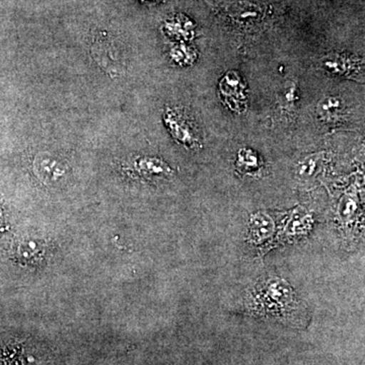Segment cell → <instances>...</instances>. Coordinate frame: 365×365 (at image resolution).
Wrapping results in <instances>:
<instances>
[{"mask_svg":"<svg viewBox=\"0 0 365 365\" xmlns=\"http://www.w3.org/2000/svg\"><path fill=\"white\" fill-rule=\"evenodd\" d=\"M249 309L254 313L274 318H295L302 316L304 309L294 290L283 279L270 277L255 287L250 295Z\"/></svg>","mask_w":365,"mask_h":365,"instance_id":"1","label":"cell"},{"mask_svg":"<svg viewBox=\"0 0 365 365\" xmlns=\"http://www.w3.org/2000/svg\"><path fill=\"white\" fill-rule=\"evenodd\" d=\"M34 173L41 182L48 186L58 185L66 179L67 165L51 153H40L34 160Z\"/></svg>","mask_w":365,"mask_h":365,"instance_id":"2","label":"cell"},{"mask_svg":"<svg viewBox=\"0 0 365 365\" xmlns=\"http://www.w3.org/2000/svg\"><path fill=\"white\" fill-rule=\"evenodd\" d=\"M93 58L102 66L108 73L113 76H118L121 71V54L118 51L117 45L112 41H98L93 46Z\"/></svg>","mask_w":365,"mask_h":365,"instance_id":"3","label":"cell"},{"mask_svg":"<svg viewBox=\"0 0 365 365\" xmlns=\"http://www.w3.org/2000/svg\"><path fill=\"white\" fill-rule=\"evenodd\" d=\"M274 230L273 220L267 213H256L250 220L248 241L253 244H263L272 237Z\"/></svg>","mask_w":365,"mask_h":365,"instance_id":"4","label":"cell"},{"mask_svg":"<svg viewBox=\"0 0 365 365\" xmlns=\"http://www.w3.org/2000/svg\"><path fill=\"white\" fill-rule=\"evenodd\" d=\"M220 91L225 103L230 104V109L237 110V107L241 109V104L245 100L244 86L237 74L234 72L227 74L220 83Z\"/></svg>","mask_w":365,"mask_h":365,"instance_id":"5","label":"cell"},{"mask_svg":"<svg viewBox=\"0 0 365 365\" xmlns=\"http://www.w3.org/2000/svg\"><path fill=\"white\" fill-rule=\"evenodd\" d=\"M165 123L169 127L170 132L175 138L180 143L190 145L196 143L195 134L192 131L187 120L176 111H168L165 114Z\"/></svg>","mask_w":365,"mask_h":365,"instance_id":"6","label":"cell"},{"mask_svg":"<svg viewBox=\"0 0 365 365\" xmlns=\"http://www.w3.org/2000/svg\"><path fill=\"white\" fill-rule=\"evenodd\" d=\"M44 246L42 242L36 241V240H28V241L21 242L16 251V258L21 263L34 264L36 262L42 260L44 256Z\"/></svg>","mask_w":365,"mask_h":365,"instance_id":"7","label":"cell"},{"mask_svg":"<svg viewBox=\"0 0 365 365\" xmlns=\"http://www.w3.org/2000/svg\"><path fill=\"white\" fill-rule=\"evenodd\" d=\"M136 169L141 174L148 177L167 176L170 172V168L165 163L150 158L137 160Z\"/></svg>","mask_w":365,"mask_h":365,"instance_id":"8","label":"cell"},{"mask_svg":"<svg viewBox=\"0 0 365 365\" xmlns=\"http://www.w3.org/2000/svg\"><path fill=\"white\" fill-rule=\"evenodd\" d=\"M318 114L324 121L336 122L342 114V105L336 98H327L319 103Z\"/></svg>","mask_w":365,"mask_h":365,"instance_id":"9","label":"cell"},{"mask_svg":"<svg viewBox=\"0 0 365 365\" xmlns=\"http://www.w3.org/2000/svg\"><path fill=\"white\" fill-rule=\"evenodd\" d=\"M311 223L312 216L302 215V213L295 211L285 227V235L287 237H295V235L306 234L307 230L311 227Z\"/></svg>","mask_w":365,"mask_h":365,"instance_id":"10","label":"cell"},{"mask_svg":"<svg viewBox=\"0 0 365 365\" xmlns=\"http://www.w3.org/2000/svg\"><path fill=\"white\" fill-rule=\"evenodd\" d=\"M324 160V155H309L302 160L297 168V175L300 179H309L314 176L319 172V168L321 167L322 162Z\"/></svg>","mask_w":365,"mask_h":365,"instance_id":"11","label":"cell"},{"mask_svg":"<svg viewBox=\"0 0 365 365\" xmlns=\"http://www.w3.org/2000/svg\"><path fill=\"white\" fill-rule=\"evenodd\" d=\"M237 167L241 172H256L260 168V160L255 151L242 148L237 155Z\"/></svg>","mask_w":365,"mask_h":365,"instance_id":"12","label":"cell"}]
</instances>
